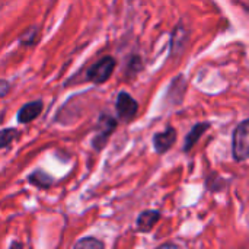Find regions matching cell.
I'll list each match as a JSON object with an SVG mask.
<instances>
[{
  "label": "cell",
  "instance_id": "15",
  "mask_svg": "<svg viewBox=\"0 0 249 249\" xmlns=\"http://www.w3.org/2000/svg\"><path fill=\"white\" fill-rule=\"evenodd\" d=\"M228 187L225 178H222L220 175H217L216 172L210 174L207 178H206V188L210 191V193H220L222 190H225Z\"/></svg>",
  "mask_w": 249,
  "mask_h": 249
},
{
  "label": "cell",
  "instance_id": "19",
  "mask_svg": "<svg viewBox=\"0 0 249 249\" xmlns=\"http://www.w3.org/2000/svg\"><path fill=\"white\" fill-rule=\"evenodd\" d=\"M12 247H19V248H22L23 245H22V244H12V245H10V248H12Z\"/></svg>",
  "mask_w": 249,
  "mask_h": 249
},
{
  "label": "cell",
  "instance_id": "7",
  "mask_svg": "<svg viewBox=\"0 0 249 249\" xmlns=\"http://www.w3.org/2000/svg\"><path fill=\"white\" fill-rule=\"evenodd\" d=\"M188 38H190V29L187 26H184L182 22H178L171 34V41H169V57L171 58H175L182 54V51L185 50V47L188 44Z\"/></svg>",
  "mask_w": 249,
  "mask_h": 249
},
{
  "label": "cell",
  "instance_id": "16",
  "mask_svg": "<svg viewBox=\"0 0 249 249\" xmlns=\"http://www.w3.org/2000/svg\"><path fill=\"white\" fill-rule=\"evenodd\" d=\"M74 248H82V249H104L105 248V244L95 238V236H85L82 238L80 241H77L74 244Z\"/></svg>",
  "mask_w": 249,
  "mask_h": 249
},
{
  "label": "cell",
  "instance_id": "9",
  "mask_svg": "<svg viewBox=\"0 0 249 249\" xmlns=\"http://www.w3.org/2000/svg\"><path fill=\"white\" fill-rule=\"evenodd\" d=\"M212 128V123L209 121H201V123H196L191 130L187 133L185 139H184V144H182V152L188 153L191 152V149L200 142V139Z\"/></svg>",
  "mask_w": 249,
  "mask_h": 249
},
{
  "label": "cell",
  "instance_id": "2",
  "mask_svg": "<svg viewBox=\"0 0 249 249\" xmlns=\"http://www.w3.org/2000/svg\"><path fill=\"white\" fill-rule=\"evenodd\" d=\"M118 124L120 123H118L117 117H114V115H111V114H108L105 111H102L99 114L98 124H96V133H95V136L92 137V142H90L92 149L95 152L99 153L107 147V144H108L109 139L112 137L114 131L117 130Z\"/></svg>",
  "mask_w": 249,
  "mask_h": 249
},
{
  "label": "cell",
  "instance_id": "5",
  "mask_svg": "<svg viewBox=\"0 0 249 249\" xmlns=\"http://www.w3.org/2000/svg\"><path fill=\"white\" fill-rule=\"evenodd\" d=\"M187 90H188V80L182 73H179L169 82V86L166 89L165 102L168 104V107H171V108L179 107L184 102Z\"/></svg>",
  "mask_w": 249,
  "mask_h": 249
},
{
  "label": "cell",
  "instance_id": "17",
  "mask_svg": "<svg viewBox=\"0 0 249 249\" xmlns=\"http://www.w3.org/2000/svg\"><path fill=\"white\" fill-rule=\"evenodd\" d=\"M10 90H12L10 82L6 80V79H0V99L6 98L10 93Z\"/></svg>",
  "mask_w": 249,
  "mask_h": 249
},
{
  "label": "cell",
  "instance_id": "12",
  "mask_svg": "<svg viewBox=\"0 0 249 249\" xmlns=\"http://www.w3.org/2000/svg\"><path fill=\"white\" fill-rule=\"evenodd\" d=\"M39 34H41V29H39V26H36V25H32V26H28L20 35H19V44L22 45V47H34V45H36L38 44V41H39Z\"/></svg>",
  "mask_w": 249,
  "mask_h": 249
},
{
  "label": "cell",
  "instance_id": "13",
  "mask_svg": "<svg viewBox=\"0 0 249 249\" xmlns=\"http://www.w3.org/2000/svg\"><path fill=\"white\" fill-rule=\"evenodd\" d=\"M144 69V63L143 58L139 54H133L128 57L127 63H125V76L127 77H134L137 76L142 70Z\"/></svg>",
  "mask_w": 249,
  "mask_h": 249
},
{
  "label": "cell",
  "instance_id": "10",
  "mask_svg": "<svg viewBox=\"0 0 249 249\" xmlns=\"http://www.w3.org/2000/svg\"><path fill=\"white\" fill-rule=\"evenodd\" d=\"M160 219H162V213L159 210L149 209V210L142 212L137 216V220H136L137 232H140V233H149V232H152L155 229V226L160 222Z\"/></svg>",
  "mask_w": 249,
  "mask_h": 249
},
{
  "label": "cell",
  "instance_id": "14",
  "mask_svg": "<svg viewBox=\"0 0 249 249\" xmlns=\"http://www.w3.org/2000/svg\"><path fill=\"white\" fill-rule=\"evenodd\" d=\"M19 136H20V131L15 127L1 128L0 130V150L7 149Z\"/></svg>",
  "mask_w": 249,
  "mask_h": 249
},
{
  "label": "cell",
  "instance_id": "1",
  "mask_svg": "<svg viewBox=\"0 0 249 249\" xmlns=\"http://www.w3.org/2000/svg\"><path fill=\"white\" fill-rule=\"evenodd\" d=\"M117 58L114 55H102L101 58H98L92 66H89L83 74V82H88V83H92L95 86H101L104 83H107L115 69H117Z\"/></svg>",
  "mask_w": 249,
  "mask_h": 249
},
{
  "label": "cell",
  "instance_id": "18",
  "mask_svg": "<svg viewBox=\"0 0 249 249\" xmlns=\"http://www.w3.org/2000/svg\"><path fill=\"white\" fill-rule=\"evenodd\" d=\"M172 247H174V248H178L177 244H168V242H166V244H162V245H160V248H172Z\"/></svg>",
  "mask_w": 249,
  "mask_h": 249
},
{
  "label": "cell",
  "instance_id": "8",
  "mask_svg": "<svg viewBox=\"0 0 249 249\" xmlns=\"http://www.w3.org/2000/svg\"><path fill=\"white\" fill-rule=\"evenodd\" d=\"M42 109H44V101L42 99L29 101V102L23 104L20 107V109L18 111L16 121L19 124H29L42 114Z\"/></svg>",
  "mask_w": 249,
  "mask_h": 249
},
{
  "label": "cell",
  "instance_id": "4",
  "mask_svg": "<svg viewBox=\"0 0 249 249\" xmlns=\"http://www.w3.org/2000/svg\"><path fill=\"white\" fill-rule=\"evenodd\" d=\"M139 109H140V105L136 101V98H133L131 93H128L127 90L118 92L117 99H115V111H117L118 123L131 124L136 120Z\"/></svg>",
  "mask_w": 249,
  "mask_h": 249
},
{
  "label": "cell",
  "instance_id": "11",
  "mask_svg": "<svg viewBox=\"0 0 249 249\" xmlns=\"http://www.w3.org/2000/svg\"><path fill=\"white\" fill-rule=\"evenodd\" d=\"M28 184H31L32 187L38 188V190H50L51 185L54 184V178L45 172L44 169H35L32 171L28 178H26Z\"/></svg>",
  "mask_w": 249,
  "mask_h": 249
},
{
  "label": "cell",
  "instance_id": "6",
  "mask_svg": "<svg viewBox=\"0 0 249 249\" xmlns=\"http://www.w3.org/2000/svg\"><path fill=\"white\" fill-rule=\"evenodd\" d=\"M177 140H178V131H177V128L172 127V125H166L162 131L153 134L152 144H153V149H155L156 155L162 156V155L168 153L174 147V144L177 143Z\"/></svg>",
  "mask_w": 249,
  "mask_h": 249
},
{
  "label": "cell",
  "instance_id": "3",
  "mask_svg": "<svg viewBox=\"0 0 249 249\" xmlns=\"http://www.w3.org/2000/svg\"><path fill=\"white\" fill-rule=\"evenodd\" d=\"M232 156L233 160L241 163L249 158V120H242L232 134Z\"/></svg>",
  "mask_w": 249,
  "mask_h": 249
}]
</instances>
